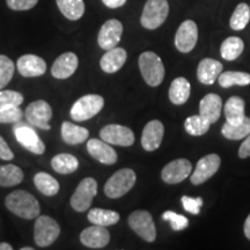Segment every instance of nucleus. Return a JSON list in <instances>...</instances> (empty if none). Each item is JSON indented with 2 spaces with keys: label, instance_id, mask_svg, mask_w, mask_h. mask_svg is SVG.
Instances as JSON below:
<instances>
[{
  "label": "nucleus",
  "instance_id": "obj_1",
  "mask_svg": "<svg viewBox=\"0 0 250 250\" xmlns=\"http://www.w3.org/2000/svg\"><path fill=\"white\" fill-rule=\"evenodd\" d=\"M5 205L12 213L18 217L31 220L41 214L40 203L26 190H15L6 197Z\"/></svg>",
  "mask_w": 250,
  "mask_h": 250
},
{
  "label": "nucleus",
  "instance_id": "obj_2",
  "mask_svg": "<svg viewBox=\"0 0 250 250\" xmlns=\"http://www.w3.org/2000/svg\"><path fill=\"white\" fill-rule=\"evenodd\" d=\"M140 73L145 83L151 87H158L165 79V66L161 58L152 51L143 52L139 61Z\"/></svg>",
  "mask_w": 250,
  "mask_h": 250
},
{
  "label": "nucleus",
  "instance_id": "obj_3",
  "mask_svg": "<svg viewBox=\"0 0 250 250\" xmlns=\"http://www.w3.org/2000/svg\"><path fill=\"white\" fill-rule=\"evenodd\" d=\"M136 181V173L130 168L117 170L104 184L105 196L111 199L121 198L132 189Z\"/></svg>",
  "mask_w": 250,
  "mask_h": 250
},
{
  "label": "nucleus",
  "instance_id": "obj_4",
  "mask_svg": "<svg viewBox=\"0 0 250 250\" xmlns=\"http://www.w3.org/2000/svg\"><path fill=\"white\" fill-rule=\"evenodd\" d=\"M104 105V100L101 95L96 94H88L81 96L73 103L71 108V117L76 122H83L90 120L102 110Z\"/></svg>",
  "mask_w": 250,
  "mask_h": 250
},
{
  "label": "nucleus",
  "instance_id": "obj_5",
  "mask_svg": "<svg viewBox=\"0 0 250 250\" xmlns=\"http://www.w3.org/2000/svg\"><path fill=\"white\" fill-rule=\"evenodd\" d=\"M169 13L167 0H147L144 6L140 23L144 28L154 30L165 22Z\"/></svg>",
  "mask_w": 250,
  "mask_h": 250
},
{
  "label": "nucleus",
  "instance_id": "obj_6",
  "mask_svg": "<svg viewBox=\"0 0 250 250\" xmlns=\"http://www.w3.org/2000/svg\"><path fill=\"white\" fill-rule=\"evenodd\" d=\"M61 234V226L54 218L49 215H39L34 226V240L37 246H51Z\"/></svg>",
  "mask_w": 250,
  "mask_h": 250
},
{
  "label": "nucleus",
  "instance_id": "obj_7",
  "mask_svg": "<svg viewBox=\"0 0 250 250\" xmlns=\"http://www.w3.org/2000/svg\"><path fill=\"white\" fill-rule=\"evenodd\" d=\"M98 193V182L93 177H86L78 184L71 197L70 204L74 211L85 212L92 206L93 198Z\"/></svg>",
  "mask_w": 250,
  "mask_h": 250
},
{
  "label": "nucleus",
  "instance_id": "obj_8",
  "mask_svg": "<svg viewBox=\"0 0 250 250\" xmlns=\"http://www.w3.org/2000/svg\"><path fill=\"white\" fill-rule=\"evenodd\" d=\"M127 223L131 229L146 242H153L156 239V228L152 214L147 211L138 210L130 214Z\"/></svg>",
  "mask_w": 250,
  "mask_h": 250
},
{
  "label": "nucleus",
  "instance_id": "obj_9",
  "mask_svg": "<svg viewBox=\"0 0 250 250\" xmlns=\"http://www.w3.org/2000/svg\"><path fill=\"white\" fill-rule=\"evenodd\" d=\"M26 118L33 126L48 131L51 129L49 125V121L52 118L51 105L44 100L31 102L26 109Z\"/></svg>",
  "mask_w": 250,
  "mask_h": 250
},
{
  "label": "nucleus",
  "instance_id": "obj_10",
  "mask_svg": "<svg viewBox=\"0 0 250 250\" xmlns=\"http://www.w3.org/2000/svg\"><path fill=\"white\" fill-rule=\"evenodd\" d=\"M101 139L110 145L131 146L134 143V133L130 127L120 124H109L100 131Z\"/></svg>",
  "mask_w": 250,
  "mask_h": 250
},
{
  "label": "nucleus",
  "instance_id": "obj_11",
  "mask_svg": "<svg viewBox=\"0 0 250 250\" xmlns=\"http://www.w3.org/2000/svg\"><path fill=\"white\" fill-rule=\"evenodd\" d=\"M198 41V28L195 21L186 20L181 23L175 35V46L182 54H188L195 49Z\"/></svg>",
  "mask_w": 250,
  "mask_h": 250
},
{
  "label": "nucleus",
  "instance_id": "obj_12",
  "mask_svg": "<svg viewBox=\"0 0 250 250\" xmlns=\"http://www.w3.org/2000/svg\"><path fill=\"white\" fill-rule=\"evenodd\" d=\"M220 164L221 159L218 154L205 155L204 158H202L197 162L195 171H192L191 177H190L191 183L195 186H199V184L206 182L217 173Z\"/></svg>",
  "mask_w": 250,
  "mask_h": 250
},
{
  "label": "nucleus",
  "instance_id": "obj_13",
  "mask_svg": "<svg viewBox=\"0 0 250 250\" xmlns=\"http://www.w3.org/2000/svg\"><path fill=\"white\" fill-rule=\"evenodd\" d=\"M15 138L21 146H23L27 151H29L34 154H43L45 151V145L43 140L40 138L39 134L33 127L27 126L26 124H19L14 127Z\"/></svg>",
  "mask_w": 250,
  "mask_h": 250
},
{
  "label": "nucleus",
  "instance_id": "obj_14",
  "mask_svg": "<svg viewBox=\"0 0 250 250\" xmlns=\"http://www.w3.org/2000/svg\"><path fill=\"white\" fill-rule=\"evenodd\" d=\"M191 162L187 159H176L165 166L161 171V179L168 184L181 183L191 174Z\"/></svg>",
  "mask_w": 250,
  "mask_h": 250
},
{
  "label": "nucleus",
  "instance_id": "obj_15",
  "mask_svg": "<svg viewBox=\"0 0 250 250\" xmlns=\"http://www.w3.org/2000/svg\"><path fill=\"white\" fill-rule=\"evenodd\" d=\"M123 34V24L116 19H111L103 23L99 31L98 43L103 50H110L117 46Z\"/></svg>",
  "mask_w": 250,
  "mask_h": 250
},
{
  "label": "nucleus",
  "instance_id": "obj_16",
  "mask_svg": "<svg viewBox=\"0 0 250 250\" xmlns=\"http://www.w3.org/2000/svg\"><path fill=\"white\" fill-rule=\"evenodd\" d=\"M110 241V234L104 226L93 225L87 227L80 234V242L92 249L104 248Z\"/></svg>",
  "mask_w": 250,
  "mask_h": 250
},
{
  "label": "nucleus",
  "instance_id": "obj_17",
  "mask_svg": "<svg viewBox=\"0 0 250 250\" xmlns=\"http://www.w3.org/2000/svg\"><path fill=\"white\" fill-rule=\"evenodd\" d=\"M165 134V126L160 121L153 120L145 125L142 134V146L145 151L153 152L160 147Z\"/></svg>",
  "mask_w": 250,
  "mask_h": 250
},
{
  "label": "nucleus",
  "instance_id": "obj_18",
  "mask_svg": "<svg viewBox=\"0 0 250 250\" xmlns=\"http://www.w3.org/2000/svg\"><path fill=\"white\" fill-rule=\"evenodd\" d=\"M17 67L19 73L24 78H36L45 73L46 62L36 55H23L18 59Z\"/></svg>",
  "mask_w": 250,
  "mask_h": 250
},
{
  "label": "nucleus",
  "instance_id": "obj_19",
  "mask_svg": "<svg viewBox=\"0 0 250 250\" xmlns=\"http://www.w3.org/2000/svg\"><path fill=\"white\" fill-rule=\"evenodd\" d=\"M79 65L78 56L73 52H65L56 59L51 67V74L56 79H67L77 71Z\"/></svg>",
  "mask_w": 250,
  "mask_h": 250
},
{
  "label": "nucleus",
  "instance_id": "obj_20",
  "mask_svg": "<svg viewBox=\"0 0 250 250\" xmlns=\"http://www.w3.org/2000/svg\"><path fill=\"white\" fill-rule=\"evenodd\" d=\"M87 151L92 158L103 165H114L117 161V153L104 140L90 139L87 143Z\"/></svg>",
  "mask_w": 250,
  "mask_h": 250
},
{
  "label": "nucleus",
  "instance_id": "obj_21",
  "mask_svg": "<svg viewBox=\"0 0 250 250\" xmlns=\"http://www.w3.org/2000/svg\"><path fill=\"white\" fill-rule=\"evenodd\" d=\"M221 109H223V101L218 94H208L199 103V115L210 124H213L219 120Z\"/></svg>",
  "mask_w": 250,
  "mask_h": 250
},
{
  "label": "nucleus",
  "instance_id": "obj_22",
  "mask_svg": "<svg viewBox=\"0 0 250 250\" xmlns=\"http://www.w3.org/2000/svg\"><path fill=\"white\" fill-rule=\"evenodd\" d=\"M223 70L224 66L220 62L212 58H204L197 67V78L204 85H213Z\"/></svg>",
  "mask_w": 250,
  "mask_h": 250
},
{
  "label": "nucleus",
  "instance_id": "obj_23",
  "mask_svg": "<svg viewBox=\"0 0 250 250\" xmlns=\"http://www.w3.org/2000/svg\"><path fill=\"white\" fill-rule=\"evenodd\" d=\"M126 58L127 54L125 49L115 46L110 50H107V52L102 56L101 61H100V66L105 73H115L123 67Z\"/></svg>",
  "mask_w": 250,
  "mask_h": 250
},
{
  "label": "nucleus",
  "instance_id": "obj_24",
  "mask_svg": "<svg viewBox=\"0 0 250 250\" xmlns=\"http://www.w3.org/2000/svg\"><path fill=\"white\" fill-rule=\"evenodd\" d=\"M89 136V131L86 127L79 126L71 122H64L62 124V138L68 145H79L85 143Z\"/></svg>",
  "mask_w": 250,
  "mask_h": 250
},
{
  "label": "nucleus",
  "instance_id": "obj_25",
  "mask_svg": "<svg viewBox=\"0 0 250 250\" xmlns=\"http://www.w3.org/2000/svg\"><path fill=\"white\" fill-rule=\"evenodd\" d=\"M191 86L186 78L180 77L173 80L169 87V100L176 105H182L190 98Z\"/></svg>",
  "mask_w": 250,
  "mask_h": 250
},
{
  "label": "nucleus",
  "instance_id": "obj_26",
  "mask_svg": "<svg viewBox=\"0 0 250 250\" xmlns=\"http://www.w3.org/2000/svg\"><path fill=\"white\" fill-rule=\"evenodd\" d=\"M225 116L229 124H239L245 120V101L239 96H232L225 103Z\"/></svg>",
  "mask_w": 250,
  "mask_h": 250
},
{
  "label": "nucleus",
  "instance_id": "obj_27",
  "mask_svg": "<svg viewBox=\"0 0 250 250\" xmlns=\"http://www.w3.org/2000/svg\"><path fill=\"white\" fill-rule=\"evenodd\" d=\"M87 219H88L89 223H92L93 225H99V226L107 227L117 224L118 221H120L121 215L116 211L95 208L89 210L88 214H87Z\"/></svg>",
  "mask_w": 250,
  "mask_h": 250
},
{
  "label": "nucleus",
  "instance_id": "obj_28",
  "mask_svg": "<svg viewBox=\"0 0 250 250\" xmlns=\"http://www.w3.org/2000/svg\"><path fill=\"white\" fill-rule=\"evenodd\" d=\"M34 183H35L39 191L46 197L56 196L61 189L58 181L44 171H40L34 176Z\"/></svg>",
  "mask_w": 250,
  "mask_h": 250
},
{
  "label": "nucleus",
  "instance_id": "obj_29",
  "mask_svg": "<svg viewBox=\"0 0 250 250\" xmlns=\"http://www.w3.org/2000/svg\"><path fill=\"white\" fill-rule=\"evenodd\" d=\"M51 167L58 174H71L74 173L79 167V161L74 155L68 153H59L55 155L51 160Z\"/></svg>",
  "mask_w": 250,
  "mask_h": 250
},
{
  "label": "nucleus",
  "instance_id": "obj_30",
  "mask_svg": "<svg viewBox=\"0 0 250 250\" xmlns=\"http://www.w3.org/2000/svg\"><path fill=\"white\" fill-rule=\"evenodd\" d=\"M61 13L71 21H77L85 13L83 0H56Z\"/></svg>",
  "mask_w": 250,
  "mask_h": 250
},
{
  "label": "nucleus",
  "instance_id": "obj_31",
  "mask_svg": "<svg viewBox=\"0 0 250 250\" xmlns=\"http://www.w3.org/2000/svg\"><path fill=\"white\" fill-rule=\"evenodd\" d=\"M23 180V171L15 165H0V187H15Z\"/></svg>",
  "mask_w": 250,
  "mask_h": 250
},
{
  "label": "nucleus",
  "instance_id": "obj_32",
  "mask_svg": "<svg viewBox=\"0 0 250 250\" xmlns=\"http://www.w3.org/2000/svg\"><path fill=\"white\" fill-rule=\"evenodd\" d=\"M243 49H245V43L240 37H228L221 44L220 55L225 61L232 62L241 56Z\"/></svg>",
  "mask_w": 250,
  "mask_h": 250
},
{
  "label": "nucleus",
  "instance_id": "obj_33",
  "mask_svg": "<svg viewBox=\"0 0 250 250\" xmlns=\"http://www.w3.org/2000/svg\"><path fill=\"white\" fill-rule=\"evenodd\" d=\"M221 133L225 138L229 140H241L246 138L250 133V118L245 117V120L239 124H229L226 122L223 125Z\"/></svg>",
  "mask_w": 250,
  "mask_h": 250
},
{
  "label": "nucleus",
  "instance_id": "obj_34",
  "mask_svg": "<svg viewBox=\"0 0 250 250\" xmlns=\"http://www.w3.org/2000/svg\"><path fill=\"white\" fill-rule=\"evenodd\" d=\"M218 81L223 88H229L232 86H248L250 85V74L246 72L227 71L220 73Z\"/></svg>",
  "mask_w": 250,
  "mask_h": 250
},
{
  "label": "nucleus",
  "instance_id": "obj_35",
  "mask_svg": "<svg viewBox=\"0 0 250 250\" xmlns=\"http://www.w3.org/2000/svg\"><path fill=\"white\" fill-rule=\"evenodd\" d=\"M211 124L204 120L201 115L189 116L184 122V129L190 136H203L210 130Z\"/></svg>",
  "mask_w": 250,
  "mask_h": 250
},
{
  "label": "nucleus",
  "instance_id": "obj_36",
  "mask_svg": "<svg viewBox=\"0 0 250 250\" xmlns=\"http://www.w3.org/2000/svg\"><path fill=\"white\" fill-rule=\"evenodd\" d=\"M250 21V7L245 2L236 6L235 11L230 18L229 26L233 30H242L247 27Z\"/></svg>",
  "mask_w": 250,
  "mask_h": 250
},
{
  "label": "nucleus",
  "instance_id": "obj_37",
  "mask_svg": "<svg viewBox=\"0 0 250 250\" xmlns=\"http://www.w3.org/2000/svg\"><path fill=\"white\" fill-rule=\"evenodd\" d=\"M15 65L7 56L0 55V89L5 88L14 76Z\"/></svg>",
  "mask_w": 250,
  "mask_h": 250
},
{
  "label": "nucleus",
  "instance_id": "obj_38",
  "mask_svg": "<svg viewBox=\"0 0 250 250\" xmlns=\"http://www.w3.org/2000/svg\"><path fill=\"white\" fill-rule=\"evenodd\" d=\"M23 95L17 90L0 89V108L20 107L23 103Z\"/></svg>",
  "mask_w": 250,
  "mask_h": 250
},
{
  "label": "nucleus",
  "instance_id": "obj_39",
  "mask_svg": "<svg viewBox=\"0 0 250 250\" xmlns=\"http://www.w3.org/2000/svg\"><path fill=\"white\" fill-rule=\"evenodd\" d=\"M22 118V110L19 107L0 108V124L18 123Z\"/></svg>",
  "mask_w": 250,
  "mask_h": 250
},
{
  "label": "nucleus",
  "instance_id": "obj_40",
  "mask_svg": "<svg viewBox=\"0 0 250 250\" xmlns=\"http://www.w3.org/2000/svg\"><path fill=\"white\" fill-rule=\"evenodd\" d=\"M162 218L165 220L169 221L171 225V228L174 230H182L186 229L189 225V221H188V218L184 217L182 214L176 213V212L173 211H166L164 214H162Z\"/></svg>",
  "mask_w": 250,
  "mask_h": 250
},
{
  "label": "nucleus",
  "instance_id": "obj_41",
  "mask_svg": "<svg viewBox=\"0 0 250 250\" xmlns=\"http://www.w3.org/2000/svg\"><path fill=\"white\" fill-rule=\"evenodd\" d=\"M182 205L184 208V210L191 214H199L201 213V208L203 206V199L201 197L198 198H193V197H189V196H183L182 197Z\"/></svg>",
  "mask_w": 250,
  "mask_h": 250
},
{
  "label": "nucleus",
  "instance_id": "obj_42",
  "mask_svg": "<svg viewBox=\"0 0 250 250\" xmlns=\"http://www.w3.org/2000/svg\"><path fill=\"white\" fill-rule=\"evenodd\" d=\"M39 0H6V4L13 11H28L35 7Z\"/></svg>",
  "mask_w": 250,
  "mask_h": 250
},
{
  "label": "nucleus",
  "instance_id": "obj_43",
  "mask_svg": "<svg viewBox=\"0 0 250 250\" xmlns=\"http://www.w3.org/2000/svg\"><path fill=\"white\" fill-rule=\"evenodd\" d=\"M0 159L5 161H11L14 159V153L8 147V144L0 136Z\"/></svg>",
  "mask_w": 250,
  "mask_h": 250
},
{
  "label": "nucleus",
  "instance_id": "obj_44",
  "mask_svg": "<svg viewBox=\"0 0 250 250\" xmlns=\"http://www.w3.org/2000/svg\"><path fill=\"white\" fill-rule=\"evenodd\" d=\"M239 156L241 159H246L250 156V133L246 137V140L241 144V146H240Z\"/></svg>",
  "mask_w": 250,
  "mask_h": 250
},
{
  "label": "nucleus",
  "instance_id": "obj_45",
  "mask_svg": "<svg viewBox=\"0 0 250 250\" xmlns=\"http://www.w3.org/2000/svg\"><path fill=\"white\" fill-rule=\"evenodd\" d=\"M102 2L109 8H118L122 7L126 2V0H102Z\"/></svg>",
  "mask_w": 250,
  "mask_h": 250
},
{
  "label": "nucleus",
  "instance_id": "obj_46",
  "mask_svg": "<svg viewBox=\"0 0 250 250\" xmlns=\"http://www.w3.org/2000/svg\"><path fill=\"white\" fill-rule=\"evenodd\" d=\"M243 230H245V235L247 236V239L250 240V214L246 219L245 227H243Z\"/></svg>",
  "mask_w": 250,
  "mask_h": 250
},
{
  "label": "nucleus",
  "instance_id": "obj_47",
  "mask_svg": "<svg viewBox=\"0 0 250 250\" xmlns=\"http://www.w3.org/2000/svg\"><path fill=\"white\" fill-rule=\"evenodd\" d=\"M12 249H13V247H12L7 242H1V243H0V250H12Z\"/></svg>",
  "mask_w": 250,
  "mask_h": 250
},
{
  "label": "nucleus",
  "instance_id": "obj_48",
  "mask_svg": "<svg viewBox=\"0 0 250 250\" xmlns=\"http://www.w3.org/2000/svg\"><path fill=\"white\" fill-rule=\"evenodd\" d=\"M34 248H30V247H23V248H21V250H33Z\"/></svg>",
  "mask_w": 250,
  "mask_h": 250
}]
</instances>
